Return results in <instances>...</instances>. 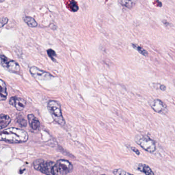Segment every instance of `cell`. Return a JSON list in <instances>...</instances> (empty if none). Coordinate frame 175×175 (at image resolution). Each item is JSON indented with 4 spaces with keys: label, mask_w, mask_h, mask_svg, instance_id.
<instances>
[{
    "label": "cell",
    "mask_w": 175,
    "mask_h": 175,
    "mask_svg": "<svg viewBox=\"0 0 175 175\" xmlns=\"http://www.w3.org/2000/svg\"><path fill=\"white\" fill-rule=\"evenodd\" d=\"M28 139V134L25 131L16 128L4 130L0 134V140L8 143H23L27 141Z\"/></svg>",
    "instance_id": "cell-1"
},
{
    "label": "cell",
    "mask_w": 175,
    "mask_h": 175,
    "mask_svg": "<svg viewBox=\"0 0 175 175\" xmlns=\"http://www.w3.org/2000/svg\"><path fill=\"white\" fill-rule=\"evenodd\" d=\"M34 169L45 175H58L56 163L50 160L38 159L33 163Z\"/></svg>",
    "instance_id": "cell-2"
},
{
    "label": "cell",
    "mask_w": 175,
    "mask_h": 175,
    "mask_svg": "<svg viewBox=\"0 0 175 175\" xmlns=\"http://www.w3.org/2000/svg\"><path fill=\"white\" fill-rule=\"evenodd\" d=\"M135 141L143 149L146 151L153 153L156 151V145L155 142L149 137L143 135H137L135 138Z\"/></svg>",
    "instance_id": "cell-3"
},
{
    "label": "cell",
    "mask_w": 175,
    "mask_h": 175,
    "mask_svg": "<svg viewBox=\"0 0 175 175\" xmlns=\"http://www.w3.org/2000/svg\"><path fill=\"white\" fill-rule=\"evenodd\" d=\"M47 108L54 121L61 126H64L65 122L60 104L56 101H50L48 103Z\"/></svg>",
    "instance_id": "cell-4"
},
{
    "label": "cell",
    "mask_w": 175,
    "mask_h": 175,
    "mask_svg": "<svg viewBox=\"0 0 175 175\" xmlns=\"http://www.w3.org/2000/svg\"><path fill=\"white\" fill-rule=\"evenodd\" d=\"M1 65L6 70L11 72L19 73L21 70L19 65L17 62L9 59L4 55L1 56Z\"/></svg>",
    "instance_id": "cell-5"
},
{
    "label": "cell",
    "mask_w": 175,
    "mask_h": 175,
    "mask_svg": "<svg viewBox=\"0 0 175 175\" xmlns=\"http://www.w3.org/2000/svg\"><path fill=\"white\" fill-rule=\"evenodd\" d=\"M56 163L58 174L60 175H66L71 173L74 169L73 165L67 160L59 159Z\"/></svg>",
    "instance_id": "cell-6"
},
{
    "label": "cell",
    "mask_w": 175,
    "mask_h": 175,
    "mask_svg": "<svg viewBox=\"0 0 175 175\" xmlns=\"http://www.w3.org/2000/svg\"><path fill=\"white\" fill-rule=\"evenodd\" d=\"M149 105L153 111L163 115L168 113V108L165 103L159 99H155L150 101Z\"/></svg>",
    "instance_id": "cell-7"
},
{
    "label": "cell",
    "mask_w": 175,
    "mask_h": 175,
    "mask_svg": "<svg viewBox=\"0 0 175 175\" xmlns=\"http://www.w3.org/2000/svg\"><path fill=\"white\" fill-rule=\"evenodd\" d=\"M30 73L35 78L41 81H47L53 78L52 75L45 71L41 70L36 67L33 66L30 69Z\"/></svg>",
    "instance_id": "cell-8"
},
{
    "label": "cell",
    "mask_w": 175,
    "mask_h": 175,
    "mask_svg": "<svg viewBox=\"0 0 175 175\" xmlns=\"http://www.w3.org/2000/svg\"><path fill=\"white\" fill-rule=\"evenodd\" d=\"M9 104L15 107L17 111H21L26 106V101L22 98L13 97L9 100Z\"/></svg>",
    "instance_id": "cell-9"
},
{
    "label": "cell",
    "mask_w": 175,
    "mask_h": 175,
    "mask_svg": "<svg viewBox=\"0 0 175 175\" xmlns=\"http://www.w3.org/2000/svg\"><path fill=\"white\" fill-rule=\"evenodd\" d=\"M28 120L29 122V124L31 128L36 130L39 128L40 126V122L39 120L35 117L33 114H29L28 115Z\"/></svg>",
    "instance_id": "cell-10"
},
{
    "label": "cell",
    "mask_w": 175,
    "mask_h": 175,
    "mask_svg": "<svg viewBox=\"0 0 175 175\" xmlns=\"http://www.w3.org/2000/svg\"><path fill=\"white\" fill-rule=\"evenodd\" d=\"M11 122V118L9 116L1 114L0 115V128H4L8 126Z\"/></svg>",
    "instance_id": "cell-11"
},
{
    "label": "cell",
    "mask_w": 175,
    "mask_h": 175,
    "mask_svg": "<svg viewBox=\"0 0 175 175\" xmlns=\"http://www.w3.org/2000/svg\"><path fill=\"white\" fill-rule=\"evenodd\" d=\"M137 169L141 172L145 174L146 175H155L151 167L144 163H139L138 165Z\"/></svg>",
    "instance_id": "cell-12"
},
{
    "label": "cell",
    "mask_w": 175,
    "mask_h": 175,
    "mask_svg": "<svg viewBox=\"0 0 175 175\" xmlns=\"http://www.w3.org/2000/svg\"><path fill=\"white\" fill-rule=\"evenodd\" d=\"M138 0H119L121 6L128 9H132L136 5Z\"/></svg>",
    "instance_id": "cell-13"
},
{
    "label": "cell",
    "mask_w": 175,
    "mask_h": 175,
    "mask_svg": "<svg viewBox=\"0 0 175 175\" xmlns=\"http://www.w3.org/2000/svg\"><path fill=\"white\" fill-rule=\"evenodd\" d=\"M0 86H1V95L0 99L1 101L6 100L7 96V92L6 85L4 81L2 79L0 81Z\"/></svg>",
    "instance_id": "cell-14"
},
{
    "label": "cell",
    "mask_w": 175,
    "mask_h": 175,
    "mask_svg": "<svg viewBox=\"0 0 175 175\" xmlns=\"http://www.w3.org/2000/svg\"><path fill=\"white\" fill-rule=\"evenodd\" d=\"M68 8L73 12H77L79 9L77 3L75 0H68L66 4Z\"/></svg>",
    "instance_id": "cell-15"
},
{
    "label": "cell",
    "mask_w": 175,
    "mask_h": 175,
    "mask_svg": "<svg viewBox=\"0 0 175 175\" xmlns=\"http://www.w3.org/2000/svg\"><path fill=\"white\" fill-rule=\"evenodd\" d=\"M24 22L26 23L28 26L30 27H36L38 26L37 22L33 17H25L23 18Z\"/></svg>",
    "instance_id": "cell-16"
},
{
    "label": "cell",
    "mask_w": 175,
    "mask_h": 175,
    "mask_svg": "<svg viewBox=\"0 0 175 175\" xmlns=\"http://www.w3.org/2000/svg\"><path fill=\"white\" fill-rule=\"evenodd\" d=\"M132 46L135 49H136L137 51H138L141 54H142L143 56H146L148 55V52L147 51L145 50V49H143L142 47H140L139 45L135 44H132Z\"/></svg>",
    "instance_id": "cell-17"
},
{
    "label": "cell",
    "mask_w": 175,
    "mask_h": 175,
    "mask_svg": "<svg viewBox=\"0 0 175 175\" xmlns=\"http://www.w3.org/2000/svg\"><path fill=\"white\" fill-rule=\"evenodd\" d=\"M113 174L115 175H134L128 173L121 169H115L113 171Z\"/></svg>",
    "instance_id": "cell-18"
},
{
    "label": "cell",
    "mask_w": 175,
    "mask_h": 175,
    "mask_svg": "<svg viewBox=\"0 0 175 175\" xmlns=\"http://www.w3.org/2000/svg\"><path fill=\"white\" fill-rule=\"evenodd\" d=\"M17 122L19 124L23 126V127H25L27 126V121L22 116H17Z\"/></svg>",
    "instance_id": "cell-19"
},
{
    "label": "cell",
    "mask_w": 175,
    "mask_h": 175,
    "mask_svg": "<svg viewBox=\"0 0 175 175\" xmlns=\"http://www.w3.org/2000/svg\"><path fill=\"white\" fill-rule=\"evenodd\" d=\"M47 52L48 56H50L52 60H54V57L56 56V52H55L54 50H53L52 49H48Z\"/></svg>",
    "instance_id": "cell-20"
},
{
    "label": "cell",
    "mask_w": 175,
    "mask_h": 175,
    "mask_svg": "<svg viewBox=\"0 0 175 175\" xmlns=\"http://www.w3.org/2000/svg\"><path fill=\"white\" fill-rule=\"evenodd\" d=\"M8 21V19L7 17H2L1 19V27L4 26L5 24H6L7 23Z\"/></svg>",
    "instance_id": "cell-21"
},
{
    "label": "cell",
    "mask_w": 175,
    "mask_h": 175,
    "mask_svg": "<svg viewBox=\"0 0 175 175\" xmlns=\"http://www.w3.org/2000/svg\"><path fill=\"white\" fill-rule=\"evenodd\" d=\"M131 149H132L133 152H135L137 155H139L140 154V151H139L138 149H137V148H136V147H131Z\"/></svg>",
    "instance_id": "cell-22"
},
{
    "label": "cell",
    "mask_w": 175,
    "mask_h": 175,
    "mask_svg": "<svg viewBox=\"0 0 175 175\" xmlns=\"http://www.w3.org/2000/svg\"><path fill=\"white\" fill-rule=\"evenodd\" d=\"M159 88L160 89V90L164 91H165V90H166L167 87H166V86L164 85H160V87H159Z\"/></svg>",
    "instance_id": "cell-23"
},
{
    "label": "cell",
    "mask_w": 175,
    "mask_h": 175,
    "mask_svg": "<svg viewBox=\"0 0 175 175\" xmlns=\"http://www.w3.org/2000/svg\"><path fill=\"white\" fill-rule=\"evenodd\" d=\"M174 81V83H175V79L174 80V81Z\"/></svg>",
    "instance_id": "cell-24"
},
{
    "label": "cell",
    "mask_w": 175,
    "mask_h": 175,
    "mask_svg": "<svg viewBox=\"0 0 175 175\" xmlns=\"http://www.w3.org/2000/svg\"></svg>",
    "instance_id": "cell-25"
}]
</instances>
